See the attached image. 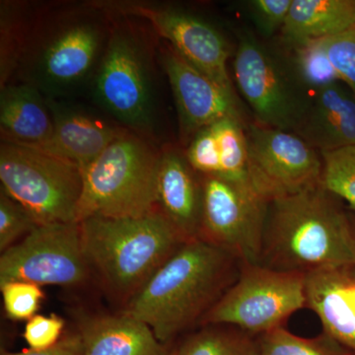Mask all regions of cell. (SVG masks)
<instances>
[{"label": "cell", "mask_w": 355, "mask_h": 355, "mask_svg": "<svg viewBox=\"0 0 355 355\" xmlns=\"http://www.w3.org/2000/svg\"><path fill=\"white\" fill-rule=\"evenodd\" d=\"M112 22L94 0L37 4L12 81L34 86L49 99L71 100L88 90Z\"/></svg>", "instance_id": "6da1fadb"}, {"label": "cell", "mask_w": 355, "mask_h": 355, "mask_svg": "<svg viewBox=\"0 0 355 355\" xmlns=\"http://www.w3.org/2000/svg\"><path fill=\"white\" fill-rule=\"evenodd\" d=\"M241 261L202 239L190 240L130 301L125 313L146 323L161 343L200 326L233 286Z\"/></svg>", "instance_id": "7a4b0ae2"}, {"label": "cell", "mask_w": 355, "mask_h": 355, "mask_svg": "<svg viewBox=\"0 0 355 355\" xmlns=\"http://www.w3.org/2000/svg\"><path fill=\"white\" fill-rule=\"evenodd\" d=\"M321 184L268 203L260 265L305 273L355 265V223Z\"/></svg>", "instance_id": "3957f363"}, {"label": "cell", "mask_w": 355, "mask_h": 355, "mask_svg": "<svg viewBox=\"0 0 355 355\" xmlns=\"http://www.w3.org/2000/svg\"><path fill=\"white\" fill-rule=\"evenodd\" d=\"M80 223L89 266L130 300L188 240L158 209L132 218L94 216Z\"/></svg>", "instance_id": "277c9868"}, {"label": "cell", "mask_w": 355, "mask_h": 355, "mask_svg": "<svg viewBox=\"0 0 355 355\" xmlns=\"http://www.w3.org/2000/svg\"><path fill=\"white\" fill-rule=\"evenodd\" d=\"M147 36L132 18L113 16L108 44L88 91L103 114L130 132L156 142L155 53Z\"/></svg>", "instance_id": "5b68a950"}, {"label": "cell", "mask_w": 355, "mask_h": 355, "mask_svg": "<svg viewBox=\"0 0 355 355\" xmlns=\"http://www.w3.org/2000/svg\"><path fill=\"white\" fill-rule=\"evenodd\" d=\"M161 149L128 130L83 170L76 222L90 217L132 218L157 209Z\"/></svg>", "instance_id": "8992f818"}, {"label": "cell", "mask_w": 355, "mask_h": 355, "mask_svg": "<svg viewBox=\"0 0 355 355\" xmlns=\"http://www.w3.org/2000/svg\"><path fill=\"white\" fill-rule=\"evenodd\" d=\"M1 191L20 203L38 224L76 222L83 189L78 166L36 148L1 140Z\"/></svg>", "instance_id": "52a82bcc"}, {"label": "cell", "mask_w": 355, "mask_h": 355, "mask_svg": "<svg viewBox=\"0 0 355 355\" xmlns=\"http://www.w3.org/2000/svg\"><path fill=\"white\" fill-rule=\"evenodd\" d=\"M306 308L304 275L242 263L239 275L200 326L228 324L260 336Z\"/></svg>", "instance_id": "ba28073f"}, {"label": "cell", "mask_w": 355, "mask_h": 355, "mask_svg": "<svg viewBox=\"0 0 355 355\" xmlns=\"http://www.w3.org/2000/svg\"><path fill=\"white\" fill-rule=\"evenodd\" d=\"M233 69L236 86L253 112L254 123L296 132L309 107L311 94L287 58L246 35L238 44Z\"/></svg>", "instance_id": "9c48e42d"}, {"label": "cell", "mask_w": 355, "mask_h": 355, "mask_svg": "<svg viewBox=\"0 0 355 355\" xmlns=\"http://www.w3.org/2000/svg\"><path fill=\"white\" fill-rule=\"evenodd\" d=\"M95 2L111 15L146 21L184 60L234 93L227 70L230 55L227 42L209 21L182 7L153 0Z\"/></svg>", "instance_id": "30bf717a"}, {"label": "cell", "mask_w": 355, "mask_h": 355, "mask_svg": "<svg viewBox=\"0 0 355 355\" xmlns=\"http://www.w3.org/2000/svg\"><path fill=\"white\" fill-rule=\"evenodd\" d=\"M88 268L80 223L39 224L2 252L0 286L24 282L40 286H73L85 280Z\"/></svg>", "instance_id": "8fae6325"}, {"label": "cell", "mask_w": 355, "mask_h": 355, "mask_svg": "<svg viewBox=\"0 0 355 355\" xmlns=\"http://www.w3.org/2000/svg\"><path fill=\"white\" fill-rule=\"evenodd\" d=\"M200 238L241 263H260L268 202L251 187L202 177Z\"/></svg>", "instance_id": "7c38bea8"}, {"label": "cell", "mask_w": 355, "mask_h": 355, "mask_svg": "<svg viewBox=\"0 0 355 355\" xmlns=\"http://www.w3.org/2000/svg\"><path fill=\"white\" fill-rule=\"evenodd\" d=\"M246 135L250 180L268 202L321 184V153L297 133L252 123Z\"/></svg>", "instance_id": "4fadbf2b"}, {"label": "cell", "mask_w": 355, "mask_h": 355, "mask_svg": "<svg viewBox=\"0 0 355 355\" xmlns=\"http://www.w3.org/2000/svg\"><path fill=\"white\" fill-rule=\"evenodd\" d=\"M159 60L174 96L184 147L202 128L226 116H241L234 93L205 76L170 44L161 48Z\"/></svg>", "instance_id": "5bb4252c"}, {"label": "cell", "mask_w": 355, "mask_h": 355, "mask_svg": "<svg viewBox=\"0 0 355 355\" xmlns=\"http://www.w3.org/2000/svg\"><path fill=\"white\" fill-rule=\"evenodd\" d=\"M53 121V137L42 150L78 166L88 167L119 137L128 132L103 114L72 100L49 99Z\"/></svg>", "instance_id": "9a60e30c"}, {"label": "cell", "mask_w": 355, "mask_h": 355, "mask_svg": "<svg viewBox=\"0 0 355 355\" xmlns=\"http://www.w3.org/2000/svg\"><path fill=\"white\" fill-rule=\"evenodd\" d=\"M202 177L193 169L184 151L161 149L156 187L157 209L190 240L200 238L202 214Z\"/></svg>", "instance_id": "2e32d148"}, {"label": "cell", "mask_w": 355, "mask_h": 355, "mask_svg": "<svg viewBox=\"0 0 355 355\" xmlns=\"http://www.w3.org/2000/svg\"><path fill=\"white\" fill-rule=\"evenodd\" d=\"M306 308L323 333L355 354V265L329 266L304 275Z\"/></svg>", "instance_id": "e0dca14e"}, {"label": "cell", "mask_w": 355, "mask_h": 355, "mask_svg": "<svg viewBox=\"0 0 355 355\" xmlns=\"http://www.w3.org/2000/svg\"><path fill=\"white\" fill-rule=\"evenodd\" d=\"M320 153L355 146V95L343 83L311 95L309 107L296 130Z\"/></svg>", "instance_id": "ac0fdd59"}, {"label": "cell", "mask_w": 355, "mask_h": 355, "mask_svg": "<svg viewBox=\"0 0 355 355\" xmlns=\"http://www.w3.org/2000/svg\"><path fill=\"white\" fill-rule=\"evenodd\" d=\"M1 140L41 148L50 141L53 121L48 100L30 84L11 81L0 88Z\"/></svg>", "instance_id": "d6986e66"}, {"label": "cell", "mask_w": 355, "mask_h": 355, "mask_svg": "<svg viewBox=\"0 0 355 355\" xmlns=\"http://www.w3.org/2000/svg\"><path fill=\"white\" fill-rule=\"evenodd\" d=\"M78 335L83 355H174L146 323L127 313L90 318Z\"/></svg>", "instance_id": "ffe728a7"}, {"label": "cell", "mask_w": 355, "mask_h": 355, "mask_svg": "<svg viewBox=\"0 0 355 355\" xmlns=\"http://www.w3.org/2000/svg\"><path fill=\"white\" fill-rule=\"evenodd\" d=\"M355 25V0H292L282 30L287 46L320 41Z\"/></svg>", "instance_id": "44dd1931"}, {"label": "cell", "mask_w": 355, "mask_h": 355, "mask_svg": "<svg viewBox=\"0 0 355 355\" xmlns=\"http://www.w3.org/2000/svg\"><path fill=\"white\" fill-rule=\"evenodd\" d=\"M36 8L27 1L0 2V88L15 76Z\"/></svg>", "instance_id": "7402d4cb"}, {"label": "cell", "mask_w": 355, "mask_h": 355, "mask_svg": "<svg viewBox=\"0 0 355 355\" xmlns=\"http://www.w3.org/2000/svg\"><path fill=\"white\" fill-rule=\"evenodd\" d=\"M174 355H260L258 336L228 324H205L184 338Z\"/></svg>", "instance_id": "603a6c76"}, {"label": "cell", "mask_w": 355, "mask_h": 355, "mask_svg": "<svg viewBox=\"0 0 355 355\" xmlns=\"http://www.w3.org/2000/svg\"><path fill=\"white\" fill-rule=\"evenodd\" d=\"M211 125L218 140L220 153L219 178L253 188L248 165L246 127L241 116H226Z\"/></svg>", "instance_id": "cb8c5ba5"}, {"label": "cell", "mask_w": 355, "mask_h": 355, "mask_svg": "<svg viewBox=\"0 0 355 355\" xmlns=\"http://www.w3.org/2000/svg\"><path fill=\"white\" fill-rule=\"evenodd\" d=\"M287 46L291 48L287 60L298 80L311 95L331 84L343 83L321 41L304 42Z\"/></svg>", "instance_id": "d4e9b609"}, {"label": "cell", "mask_w": 355, "mask_h": 355, "mask_svg": "<svg viewBox=\"0 0 355 355\" xmlns=\"http://www.w3.org/2000/svg\"><path fill=\"white\" fill-rule=\"evenodd\" d=\"M258 338L260 355H355L324 333L302 338L280 327Z\"/></svg>", "instance_id": "484cf974"}, {"label": "cell", "mask_w": 355, "mask_h": 355, "mask_svg": "<svg viewBox=\"0 0 355 355\" xmlns=\"http://www.w3.org/2000/svg\"><path fill=\"white\" fill-rule=\"evenodd\" d=\"M320 153L323 162L322 186L355 211V146Z\"/></svg>", "instance_id": "4316f807"}, {"label": "cell", "mask_w": 355, "mask_h": 355, "mask_svg": "<svg viewBox=\"0 0 355 355\" xmlns=\"http://www.w3.org/2000/svg\"><path fill=\"white\" fill-rule=\"evenodd\" d=\"M7 317L13 321H29L36 316L44 293L31 282H12L0 286Z\"/></svg>", "instance_id": "83f0119b"}, {"label": "cell", "mask_w": 355, "mask_h": 355, "mask_svg": "<svg viewBox=\"0 0 355 355\" xmlns=\"http://www.w3.org/2000/svg\"><path fill=\"white\" fill-rule=\"evenodd\" d=\"M37 225L39 224L23 205L0 190V251L13 246Z\"/></svg>", "instance_id": "f1b7e54d"}, {"label": "cell", "mask_w": 355, "mask_h": 355, "mask_svg": "<svg viewBox=\"0 0 355 355\" xmlns=\"http://www.w3.org/2000/svg\"><path fill=\"white\" fill-rule=\"evenodd\" d=\"M184 154L193 169L200 176H220L221 160L218 140L211 125L196 133L186 147Z\"/></svg>", "instance_id": "f546056e"}, {"label": "cell", "mask_w": 355, "mask_h": 355, "mask_svg": "<svg viewBox=\"0 0 355 355\" xmlns=\"http://www.w3.org/2000/svg\"><path fill=\"white\" fill-rule=\"evenodd\" d=\"M320 41L343 83L355 95V25L347 31Z\"/></svg>", "instance_id": "4dcf8cb0"}, {"label": "cell", "mask_w": 355, "mask_h": 355, "mask_svg": "<svg viewBox=\"0 0 355 355\" xmlns=\"http://www.w3.org/2000/svg\"><path fill=\"white\" fill-rule=\"evenodd\" d=\"M291 4L292 0H251L247 2L248 12L261 36L270 38L282 32Z\"/></svg>", "instance_id": "1f68e13d"}, {"label": "cell", "mask_w": 355, "mask_h": 355, "mask_svg": "<svg viewBox=\"0 0 355 355\" xmlns=\"http://www.w3.org/2000/svg\"><path fill=\"white\" fill-rule=\"evenodd\" d=\"M64 329V321L62 318L36 315L26 323L23 336L30 349L43 350L50 349L62 340Z\"/></svg>", "instance_id": "d6a6232c"}, {"label": "cell", "mask_w": 355, "mask_h": 355, "mask_svg": "<svg viewBox=\"0 0 355 355\" xmlns=\"http://www.w3.org/2000/svg\"><path fill=\"white\" fill-rule=\"evenodd\" d=\"M1 355H83V343L78 333L73 336H65L62 340L43 350L27 349L24 352H2Z\"/></svg>", "instance_id": "836d02e7"}]
</instances>
